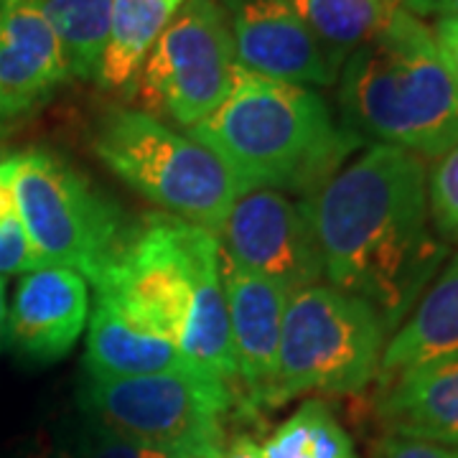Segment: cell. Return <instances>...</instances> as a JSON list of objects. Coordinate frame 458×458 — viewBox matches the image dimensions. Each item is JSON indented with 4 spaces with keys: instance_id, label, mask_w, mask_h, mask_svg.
<instances>
[{
    "instance_id": "obj_1",
    "label": "cell",
    "mask_w": 458,
    "mask_h": 458,
    "mask_svg": "<svg viewBox=\"0 0 458 458\" xmlns=\"http://www.w3.org/2000/svg\"><path fill=\"white\" fill-rule=\"evenodd\" d=\"M423 158L369 146L306 199L331 288L369 303L397 328L433 283L448 250L430 229Z\"/></svg>"
},
{
    "instance_id": "obj_2",
    "label": "cell",
    "mask_w": 458,
    "mask_h": 458,
    "mask_svg": "<svg viewBox=\"0 0 458 458\" xmlns=\"http://www.w3.org/2000/svg\"><path fill=\"white\" fill-rule=\"evenodd\" d=\"M89 283L95 301L165 336L189 367L225 379L234 390L222 255L212 232L171 214H148L128 225Z\"/></svg>"
},
{
    "instance_id": "obj_3",
    "label": "cell",
    "mask_w": 458,
    "mask_h": 458,
    "mask_svg": "<svg viewBox=\"0 0 458 458\" xmlns=\"http://www.w3.org/2000/svg\"><path fill=\"white\" fill-rule=\"evenodd\" d=\"M189 135L227 165L240 191L270 189L311 199L364 146L311 87L237 64L227 99Z\"/></svg>"
},
{
    "instance_id": "obj_4",
    "label": "cell",
    "mask_w": 458,
    "mask_h": 458,
    "mask_svg": "<svg viewBox=\"0 0 458 458\" xmlns=\"http://www.w3.org/2000/svg\"><path fill=\"white\" fill-rule=\"evenodd\" d=\"M342 123L361 140L418 158H441L458 146V84L445 69L433 29L403 8L339 69Z\"/></svg>"
},
{
    "instance_id": "obj_5",
    "label": "cell",
    "mask_w": 458,
    "mask_h": 458,
    "mask_svg": "<svg viewBox=\"0 0 458 458\" xmlns=\"http://www.w3.org/2000/svg\"><path fill=\"white\" fill-rule=\"evenodd\" d=\"M92 150L132 191L214 237L242 197L227 165L209 148L146 110L117 107L102 114Z\"/></svg>"
},
{
    "instance_id": "obj_6",
    "label": "cell",
    "mask_w": 458,
    "mask_h": 458,
    "mask_svg": "<svg viewBox=\"0 0 458 458\" xmlns=\"http://www.w3.org/2000/svg\"><path fill=\"white\" fill-rule=\"evenodd\" d=\"M387 328L379 313L331 285L288 298L270 410L301 394H361L379 375Z\"/></svg>"
},
{
    "instance_id": "obj_7",
    "label": "cell",
    "mask_w": 458,
    "mask_h": 458,
    "mask_svg": "<svg viewBox=\"0 0 458 458\" xmlns=\"http://www.w3.org/2000/svg\"><path fill=\"white\" fill-rule=\"evenodd\" d=\"M0 171L36 258L95 278L131 225L123 209L77 165L44 148L3 158Z\"/></svg>"
},
{
    "instance_id": "obj_8",
    "label": "cell",
    "mask_w": 458,
    "mask_h": 458,
    "mask_svg": "<svg viewBox=\"0 0 458 458\" xmlns=\"http://www.w3.org/2000/svg\"><path fill=\"white\" fill-rule=\"evenodd\" d=\"M84 418L132 441L189 458H222L227 418L237 408L225 379L197 369L143 377H89L80 387Z\"/></svg>"
},
{
    "instance_id": "obj_9",
    "label": "cell",
    "mask_w": 458,
    "mask_h": 458,
    "mask_svg": "<svg viewBox=\"0 0 458 458\" xmlns=\"http://www.w3.org/2000/svg\"><path fill=\"white\" fill-rule=\"evenodd\" d=\"M237 59L219 0H186L138 74L148 110L191 131L227 99Z\"/></svg>"
},
{
    "instance_id": "obj_10",
    "label": "cell",
    "mask_w": 458,
    "mask_h": 458,
    "mask_svg": "<svg viewBox=\"0 0 458 458\" xmlns=\"http://www.w3.org/2000/svg\"><path fill=\"white\" fill-rule=\"evenodd\" d=\"M216 240L227 265L273 280L288 293L318 285L324 278L303 199L293 201L270 189L245 191L234 201Z\"/></svg>"
},
{
    "instance_id": "obj_11",
    "label": "cell",
    "mask_w": 458,
    "mask_h": 458,
    "mask_svg": "<svg viewBox=\"0 0 458 458\" xmlns=\"http://www.w3.org/2000/svg\"><path fill=\"white\" fill-rule=\"evenodd\" d=\"M225 5L237 64L267 80L328 87L339 66L316 41L288 0H219Z\"/></svg>"
},
{
    "instance_id": "obj_12",
    "label": "cell",
    "mask_w": 458,
    "mask_h": 458,
    "mask_svg": "<svg viewBox=\"0 0 458 458\" xmlns=\"http://www.w3.org/2000/svg\"><path fill=\"white\" fill-rule=\"evenodd\" d=\"M232 352H234V400L245 415L270 410V393L278 367L280 328L291 293L260 276L237 270L222 260Z\"/></svg>"
},
{
    "instance_id": "obj_13",
    "label": "cell",
    "mask_w": 458,
    "mask_h": 458,
    "mask_svg": "<svg viewBox=\"0 0 458 458\" xmlns=\"http://www.w3.org/2000/svg\"><path fill=\"white\" fill-rule=\"evenodd\" d=\"M89 321V288L82 273L44 265L18 283L5 318V342L26 364H54L82 339Z\"/></svg>"
},
{
    "instance_id": "obj_14",
    "label": "cell",
    "mask_w": 458,
    "mask_h": 458,
    "mask_svg": "<svg viewBox=\"0 0 458 458\" xmlns=\"http://www.w3.org/2000/svg\"><path fill=\"white\" fill-rule=\"evenodd\" d=\"M69 64L36 0H0V117L38 107L69 80Z\"/></svg>"
},
{
    "instance_id": "obj_15",
    "label": "cell",
    "mask_w": 458,
    "mask_h": 458,
    "mask_svg": "<svg viewBox=\"0 0 458 458\" xmlns=\"http://www.w3.org/2000/svg\"><path fill=\"white\" fill-rule=\"evenodd\" d=\"M375 412L387 436L458 451V354L410 367L379 382Z\"/></svg>"
},
{
    "instance_id": "obj_16",
    "label": "cell",
    "mask_w": 458,
    "mask_h": 458,
    "mask_svg": "<svg viewBox=\"0 0 458 458\" xmlns=\"http://www.w3.org/2000/svg\"><path fill=\"white\" fill-rule=\"evenodd\" d=\"M458 354V252L426 288L385 344L377 382L426 361Z\"/></svg>"
},
{
    "instance_id": "obj_17",
    "label": "cell",
    "mask_w": 458,
    "mask_h": 458,
    "mask_svg": "<svg viewBox=\"0 0 458 458\" xmlns=\"http://www.w3.org/2000/svg\"><path fill=\"white\" fill-rule=\"evenodd\" d=\"M194 369L179 346L161 334L138 327L105 301L89 311L84 372L89 377H143Z\"/></svg>"
},
{
    "instance_id": "obj_18",
    "label": "cell",
    "mask_w": 458,
    "mask_h": 458,
    "mask_svg": "<svg viewBox=\"0 0 458 458\" xmlns=\"http://www.w3.org/2000/svg\"><path fill=\"white\" fill-rule=\"evenodd\" d=\"M186 0H113L110 31L95 82L107 92H125L138 82L148 54Z\"/></svg>"
},
{
    "instance_id": "obj_19",
    "label": "cell",
    "mask_w": 458,
    "mask_h": 458,
    "mask_svg": "<svg viewBox=\"0 0 458 458\" xmlns=\"http://www.w3.org/2000/svg\"><path fill=\"white\" fill-rule=\"evenodd\" d=\"M334 64L361 47L387 21L394 5L385 0H288Z\"/></svg>"
},
{
    "instance_id": "obj_20",
    "label": "cell",
    "mask_w": 458,
    "mask_h": 458,
    "mask_svg": "<svg viewBox=\"0 0 458 458\" xmlns=\"http://www.w3.org/2000/svg\"><path fill=\"white\" fill-rule=\"evenodd\" d=\"M64 51L69 74L77 80L98 77L110 31L113 0H36Z\"/></svg>"
},
{
    "instance_id": "obj_21",
    "label": "cell",
    "mask_w": 458,
    "mask_h": 458,
    "mask_svg": "<svg viewBox=\"0 0 458 458\" xmlns=\"http://www.w3.org/2000/svg\"><path fill=\"white\" fill-rule=\"evenodd\" d=\"M260 448L265 458H360L336 412L318 397L301 403Z\"/></svg>"
},
{
    "instance_id": "obj_22",
    "label": "cell",
    "mask_w": 458,
    "mask_h": 458,
    "mask_svg": "<svg viewBox=\"0 0 458 458\" xmlns=\"http://www.w3.org/2000/svg\"><path fill=\"white\" fill-rule=\"evenodd\" d=\"M428 214L445 242L458 245V146H454L430 168L426 181Z\"/></svg>"
},
{
    "instance_id": "obj_23",
    "label": "cell",
    "mask_w": 458,
    "mask_h": 458,
    "mask_svg": "<svg viewBox=\"0 0 458 458\" xmlns=\"http://www.w3.org/2000/svg\"><path fill=\"white\" fill-rule=\"evenodd\" d=\"M74 458H189L179 451L158 448L150 443L132 441L110 428L99 426L98 420L84 418Z\"/></svg>"
},
{
    "instance_id": "obj_24",
    "label": "cell",
    "mask_w": 458,
    "mask_h": 458,
    "mask_svg": "<svg viewBox=\"0 0 458 458\" xmlns=\"http://www.w3.org/2000/svg\"><path fill=\"white\" fill-rule=\"evenodd\" d=\"M36 267H44V262L36 258L29 245V237L21 227L18 216H11L0 225V276L8 273H31Z\"/></svg>"
},
{
    "instance_id": "obj_25",
    "label": "cell",
    "mask_w": 458,
    "mask_h": 458,
    "mask_svg": "<svg viewBox=\"0 0 458 458\" xmlns=\"http://www.w3.org/2000/svg\"><path fill=\"white\" fill-rule=\"evenodd\" d=\"M379 458H458V451L438 443L387 436L379 445Z\"/></svg>"
},
{
    "instance_id": "obj_26",
    "label": "cell",
    "mask_w": 458,
    "mask_h": 458,
    "mask_svg": "<svg viewBox=\"0 0 458 458\" xmlns=\"http://www.w3.org/2000/svg\"><path fill=\"white\" fill-rule=\"evenodd\" d=\"M436 47L441 51V59L445 69L451 72L454 82L458 84V21L456 18H438L436 21Z\"/></svg>"
},
{
    "instance_id": "obj_27",
    "label": "cell",
    "mask_w": 458,
    "mask_h": 458,
    "mask_svg": "<svg viewBox=\"0 0 458 458\" xmlns=\"http://www.w3.org/2000/svg\"><path fill=\"white\" fill-rule=\"evenodd\" d=\"M21 458H74V451L62 438L41 433Z\"/></svg>"
},
{
    "instance_id": "obj_28",
    "label": "cell",
    "mask_w": 458,
    "mask_h": 458,
    "mask_svg": "<svg viewBox=\"0 0 458 458\" xmlns=\"http://www.w3.org/2000/svg\"><path fill=\"white\" fill-rule=\"evenodd\" d=\"M222 458H265L262 456L260 443L255 441L250 433H237L232 441L227 443Z\"/></svg>"
},
{
    "instance_id": "obj_29",
    "label": "cell",
    "mask_w": 458,
    "mask_h": 458,
    "mask_svg": "<svg viewBox=\"0 0 458 458\" xmlns=\"http://www.w3.org/2000/svg\"><path fill=\"white\" fill-rule=\"evenodd\" d=\"M385 3H390L394 8H403V11H408L412 16H433L436 13V8H438V0H385Z\"/></svg>"
},
{
    "instance_id": "obj_30",
    "label": "cell",
    "mask_w": 458,
    "mask_h": 458,
    "mask_svg": "<svg viewBox=\"0 0 458 458\" xmlns=\"http://www.w3.org/2000/svg\"><path fill=\"white\" fill-rule=\"evenodd\" d=\"M11 216H16V201H13V191H11L8 181L0 171V225L8 222Z\"/></svg>"
},
{
    "instance_id": "obj_31",
    "label": "cell",
    "mask_w": 458,
    "mask_h": 458,
    "mask_svg": "<svg viewBox=\"0 0 458 458\" xmlns=\"http://www.w3.org/2000/svg\"><path fill=\"white\" fill-rule=\"evenodd\" d=\"M5 318H8V306H5V278L0 276V346L5 336Z\"/></svg>"
},
{
    "instance_id": "obj_32",
    "label": "cell",
    "mask_w": 458,
    "mask_h": 458,
    "mask_svg": "<svg viewBox=\"0 0 458 458\" xmlns=\"http://www.w3.org/2000/svg\"><path fill=\"white\" fill-rule=\"evenodd\" d=\"M436 13L438 18H456L458 21V0H438Z\"/></svg>"
}]
</instances>
